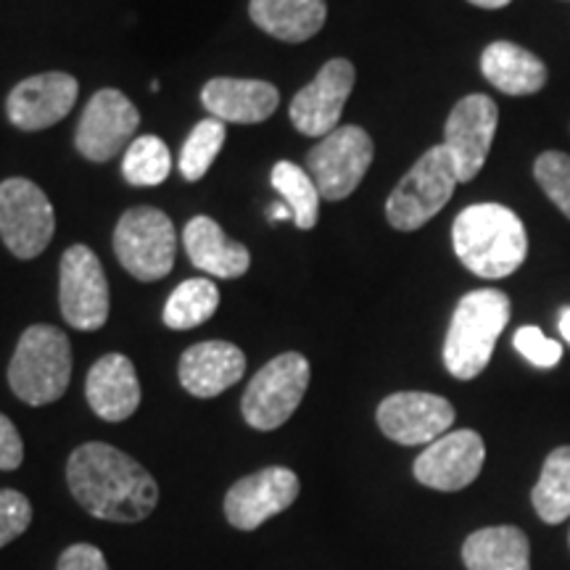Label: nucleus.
Returning <instances> with one entry per match:
<instances>
[{"label": "nucleus", "mask_w": 570, "mask_h": 570, "mask_svg": "<svg viewBox=\"0 0 570 570\" xmlns=\"http://www.w3.org/2000/svg\"><path fill=\"white\" fill-rule=\"evenodd\" d=\"M227 140V127L223 119H204L190 130L188 140H185L183 154H180V175L188 183H198L209 173L214 159L223 151Z\"/></svg>", "instance_id": "29"}, {"label": "nucleus", "mask_w": 570, "mask_h": 570, "mask_svg": "<svg viewBox=\"0 0 570 570\" xmlns=\"http://www.w3.org/2000/svg\"><path fill=\"white\" fill-rule=\"evenodd\" d=\"M173 173V156H169L167 142L156 135H140L125 151L122 175L130 185L138 188H151L161 185Z\"/></svg>", "instance_id": "28"}, {"label": "nucleus", "mask_w": 570, "mask_h": 570, "mask_svg": "<svg viewBox=\"0 0 570 570\" xmlns=\"http://www.w3.org/2000/svg\"><path fill=\"white\" fill-rule=\"evenodd\" d=\"M377 428L383 436L402 446L433 444L449 433L454 423V407L444 396L425 391H399L377 404Z\"/></svg>", "instance_id": "14"}, {"label": "nucleus", "mask_w": 570, "mask_h": 570, "mask_svg": "<svg viewBox=\"0 0 570 570\" xmlns=\"http://www.w3.org/2000/svg\"><path fill=\"white\" fill-rule=\"evenodd\" d=\"M248 17L262 32L283 42H304L325 27V0H252Z\"/></svg>", "instance_id": "23"}, {"label": "nucleus", "mask_w": 570, "mask_h": 570, "mask_svg": "<svg viewBox=\"0 0 570 570\" xmlns=\"http://www.w3.org/2000/svg\"><path fill=\"white\" fill-rule=\"evenodd\" d=\"M452 246L462 267L483 281H502L529 259L523 219L504 204H473L452 225Z\"/></svg>", "instance_id": "2"}, {"label": "nucleus", "mask_w": 570, "mask_h": 570, "mask_svg": "<svg viewBox=\"0 0 570 570\" xmlns=\"http://www.w3.org/2000/svg\"><path fill=\"white\" fill-rule=\"evenodd\" d=\"M140 127V111L125 92L104 88L85 106L75 132V146L88 161L104 164L119 156L135 140Z\"/></svg>", "instance_id": "12"}, {"label": "nucleus", "mask_w": 570, "mask_h": 570, "mask_svg": "<svg viewBox=\"0 0 570 570\" xmlns=\"http://www.w3.org/2000/svg\"><path fill=\"white\" fill-rule=\"evenodd\" d=\"M356 69L348 59H331L323 63L317 77L302 88L291 101L288 117L306 138H325L338 130V119L352 96Z\"/></svg>", "instance_id": "15"}, {"label": "nucleus", "mask_w": 570, "mask_h": 570, "mask_svg": "<svg viewBox=\"0 0 570 570\" xmlns=\"http://www.w3.org/2000/svg\"><path fill=\"white\" fill-rule=\"evenodd\" d=\"M177 375L190 396L214 399L246 375V354L230 341H202L185 348Z\"/></svg>", "instance_id": "18"}, {"label": "nucleus", "mask_w": 570, "mask_h": 570, "mask_svg": "<svg viewBox=\"0 0 570 570\" xmlns=\"http://www.w3.org/2000/svg\"><path fill=\"white\" fill-rule=\"evenodd\" d=\"M59 304L75 331H101L111 312L104 265L85 244L69 246L59 265Z\"/></svg>", "instance_id": "10"}, {"label": "nucleus", "mask_w": 570, "mask_h": 570, "mask_svg": "<svg viewBox=\"0 0 570 570\" xmlns=\"http://www.w3.org/2000/svg\"><path fill=\"white\" fill-rule=\"evenodd\" d=\"M462 562L468 570H531V544L515 525H491L465 539Z\"/></svg>", "instance_id": "24"}, {"label": "nucleus", "mask_w": 570, "mask_h": 570, "mask_svg": "<svg viewBox=\"0 0 570 570\" xmlns=\"http://www.w3.org/2000/svg\"><path fill=\"white\" fill-rule=\"evenodd\" d=\"M531 502L544 523L558 525L570 518V446H558L544 460Z\"/></svg>", "instance_id": "25"}, {"label": "nucleus", "mask_w": 570, "mask_h": 570, "mask_svg": "<svg viewBox=\"0 0 570 570\" xmlns=\"http://www.w3.org/2000/svg\"><path fill=\"white\" fill-rule=\"evenodd\" d=\"M24 462V441L17 425L0 412V470H17Z\"/></svg>", "instance_id": "34"}, {"label": "nucleus", "mask_w": 570, "mask_h": 570, "mask_svg": "<svg viewBox=\"0 0 570 570\" xmlns=\"http://www.w3.org/2000/svg\"><path fill=\"white\" fill-rule=\"evenodd\" d=\"M80 96V82L67 71H42L21 80L9 92V122L24 132L48 130L69 117Z\"/></svg>", "instance_id": "17"}, {"label": "nucleus", "mask_w": 570, "mask_h": 570, "mask_svg": "<svg viewBox=\"0 0 570 570\" xmlns=\"http://www.w3.org/2000/svg\"><path fill=\"white\" fill-rule=\"evenodd\" d=\"M375 159V146L367 130L344 125L306 154V173L315 180L325 202H344L365 180Z\"/></svg>", "instance_id": "8"}, {"label": "nucleus", "mask_w": 570, "mask_h": 570, "mask_svg": "<svg viewBox=\"0 0 570 570\" xmlns=\"http://www.w3.org/2000/svg\"><path fill=\"white\" fill-rule=\"evenodd\" d=\"M219 306V291L212 281L194 277L185 281L173 291V296L164 304V325L169 331H190V327L204 325L214 317Z\"/></svg>", "instance_id": "26"}, {"label": "nucleus", "mask_w": 570, "mask_h": 570, "mask_svg": "<svg viewBox=\"0 0 570 570\" xmlns=\"http://www.w3.org/2000/svg\"><path fill=\"white\" fill-rule=\"evenodd\" d=\"M510 296L497 288L470 291L454 306L444 338V365L458 381H473L489 367L491 354L510 323Z\"/></svg>", "instance_id": "3"}, {"label": "nucleus", "mask_w": 570, "mask_h": 570, "mask_svg": "<svg viewBox=\"0 0 570 570\" xmlns=\"http://www.w3.org/2000/svg\"><path fill=\"white\" fill-rule=\"evenodd\" d=\"M32 504L21 491L0 489V550L30 529Z\"/></svg>", "instance_id": "32"}, {"label": "nucleus", "mask_w": 570, "mask_h": 570, "mask_svg": "<svg viewBox=\"0 0 570 570\" xmlns=\"http://www.w3.org/2000/svg\"><path fill=\"white\" fill-rule=\"evenodd\" d=\"M273 188L283 196L298 230H312L320 217V190L312 175L294 161H277L273 167Z\"/></svg>", "instance_id": "27"}, {"label": "nucleus", "mask_w": 570, "mask_h": 570, "mask_svg": "<svg viewBox=\"0 0 570 570\" xmlns=\"http://www.w3.org/2000/svg\"><path fill=\"white\" fill-rule=\"evenodd\" d=\"M183 244L188 259L194 262V267L204 269L214 277H240L252 267V254L244 244L233 240L223 227L214 223L212 217H194L185 225Z\"/></svg>", "instance_id": "21"}, {"label": "nucleus", "mask_w": 570, "mask_h": 570, "mask_svg": "<svg viewBox=\"0 0 570 570\" xmlns=\"http://www.w3.org/2000/svg\"><path fill=\"white\" fill-rule=\"evenodd\" d=\"M71 381V344L53 325H30L21 333L9 365V386L30 407H42L67 394Z\"/></svg>", "instance_id": "4"}, {"label": "nucleus", "mask_w": 570, "mask_h": 570, "mask_svg": "<svg viewBox=\"0 0 570 570\" xmlns=\"http://www.w3.org/2000/svg\"><path fill=\"white\" fill-rule=\"evenodd\" d=\"M288 214H291L288 206L277 204V206H273V209H269V219H273V223H277V219H288Z\"/></svg>", "instance_id": "37"}, {"label": "nucleus", "mask_w": 570, "mask_h": 570, "mask_svg": "<svg viewBox=\"0 0 570 570\" xmlns=\"http://www.w3.org/2000/svg\"><path fill=\"white\" fill-rule=\"evenodd\" d=\"M499 125V109L483 92H470L460 98L454 109L449 111L444 125L446 154L452 156L454 173L460 183H470L479 177L483 164L489 159L491 142H494Z\"/></svg>", "instance_id": "11"}, {"label": "nucleus", "mask_w": 570, "mask_h": 570, "mask_svg": "<svg viewBox=\"0 0 570 570\" xmlns=\"http://www.w3.org/2000/svg\"><path fill=\"white\" fill-rule=\"evenodd\" d=\"M468 3L479 6V9H487V11H497V9H504V6H510L512 0H468Z\"/></svg>", "instance_id": "35"}, {"label": "nucleus", "mask_w": 570, "mask_h": 570, "mask_svg": "<svg viewBox=\"0 0 570 570\" xmlns=\"http://www.w3.org/2000/svg\"><path fill=\"white\" fill-rule=\"evenodd\" d=\"M487 462V444L475 431H449L428 444L415 460V479L428 489L460 491L481 475Z\"/></svg>", "instance_id": "16"}, {"label": "nucleus", "mask_w": 570, "mask_h": 570, "mask_svg": "<svg viewBox=\"0 0 570 570\" xmlns=\"http://www.w3.org/2000/svg\"><path fill=\"white\" fill-rule=\"evenodd\" d=\"M458 185V173H454L452 156L446 154V148L441 142L428 148L391 190L386 202L389 225L402 233L420 230L444 209Z\"/></svg>", "instance_id": "5"}, {"label": "nucleus", "mask_w": 570, "mask_h": 570, "mask_svg": "<svg viewBox=\"0 0 570 570\" xmlns=\"http://www.w3.org/2000/svg\"><path fill=\"white\" fill-rule=\"evenodd\" d=\"M114 254L135 281H161L173 273L177 256L173 219L154 206L127 209L114 227Z\"/></svg>", "instance_id": "6"}, {"label": "nucleus", "mask_w": 570, "mask_h": 570, "mask_svg": "<svg viewBox=\"0 0 570 570\" xmlns=\"http://www.w3.org/2000/svg\"><path fill=\"white\" fill-rule=\"evenodd\" d=\"M512 344H515L518 354L523 356L525 362H531V365L539 370H550L554 365H560V360H562L560 341L547 338L544 333H541V327H537V325L518 327L515 336H512Z\"/></svg>", "instance_id": "31"}, {"label": "nucleus", "mask_w": 570, "mask_h": 570, "mask_svg": "<svg viewBox=\"0 0 570 570\" xmlns=\"http://www.w3.org/2000/svg\"><path fill=\"white\" fill-rule=\"evenodd\" d=\"M558 327H560L562 338H566V341H568V344H570V306H566V309H562V312H560Z\"/></svg>", "instance_id": "36"}, {"label": "nucleus", "mask_w": 570, "mask_h": 570, "mask_svg": "<svg viewBox=\"0 0 570 570\" xmlns=\"http://www.w3.org/2000/svg\"><path fill=\"white\" fill-rule=\"evenodd\" d=\"M568 544H570V539H568Z\"/></svg>", "instance_id": "38"}, {"label": "nucleus", "mask_w": 570, "mask_h": 570, "mask_svg": "<svg viewBox=\"0 0 570 570\" xmlns=\"http://www.w3.org/2000/svg\"><path fill=\"white\" fill-rule=\"evenodd\" d=\"M56 570H109L104 552L92 544H71L61 552Z\"/></svg>", "instance_id": "33"}, {"label": "nucleus", "mask_w": 570, "mask_h": 570, "mask_svg": "<svg viewBox=\"0 0 570 570\" xmlns=\"http://www.w3.org/2000/svg\"><path fill=\"white\" fill-rule=\"evenodd\" d=\"M204 109L214 119L235 125H259L273 117L281 106V92L265 80H235V77H214L202 90Z\"/></svg>", "instance_id": "19"}, {"label": "nucleus", "mask_w": 570, "mask_h": 570, "mask_svg": "<svg viewBox=\"0 0 570 570\" xmlns=\"http://www.w3.org/2000/svg\"><path fill=\"white\" fill-rule=\"evenodd\" d=\"M302 483L294 470L273 465L235 481L225 494V518L233 529L256 531L298 499Z\"/></svg>", "instance_id": "13"}, {"label": "nucleus", "mask_w": 570, "mask_h": 570, "mask_svg": "<svg viewBox=\"0 0 570 570\" xmlns=\"http://www.w3.org/2000/svg\"><path fill=\"white\" fill-rule=\"evenodd\" d=\"M67 487L85 512L109 523H140L159 504L154 475L122 449L101 441L69 454Z\"/></svg>", "instance_id": "1"}, {"label": "nucleus", "mask_w": 570, "mask_h": 570, "mask_svg": "<svg viewBox=\"0 0 570 570\" xmlns=\"http://www.w3.org/2000/svg\"><path fill=\"white\" fill-rule=\"evenodd\" d=\"M533 180L541 194L570 219V156L562 151H544L533 161Z\"/></svg>", "instance_id": "30"}, {"label": "nucleus", "mask_w": 570, "mask_h": 570, "mask_svg": "<svg viewBox=\"0 0 570 570\" xmlns=\"http://www.w3.org/2000/svg\"><path fill=\"white\" fill-rule=\"evenodd\" d=\"M481 71L489 85L512 98L533 96L550 80L547 63L529 48L510 40H497L481 53Z\"/></svg>", "instance_id": "22"}, {"label": "nucleus", "mask_w": 570, "mask_h": 570, "mask_svg": "<svg viewBox=\"0 0 570 570\" xmlns=\"http://www.w3.org/2000/svg\"><path fill=\"white\" fill-rule=\"evenodd\" d=\"M90 410L106 423H122L140 407V381L130 356L106 354L90 367L85 381Z\"/></svg>", "instance_id": "20"}, {"label": "nucleus", "mask_w": 570, "mask_h": 570, "mask_svg": "<svg viewBox=\"0 0 570 570\" xmlns=\"http://www.w3.org/2000/svg\"><path fill=\"white\" fill-rule=\"evenodd\" d=\"M56 214L40 185L27 177L0 183V238L17 259H35L51 246Z\"/></svg>", "instance_id": "9"}, {"label": "nucleus", "mask_w": 570, "mask_h": 570, "mask_svg": "<svg viewBox=\"0 0 570 570\" xmlns=\"http://www.w3.org/2000/svg\"><path fill=\"white\" fill-rule=\"evenodd\" d=\"M309 360L298 352L277 354L252 377L240 399L244 420L256 431H275L294 417L309 389Z\"/></svg>", "instance_id": "7"}]
</instances>
